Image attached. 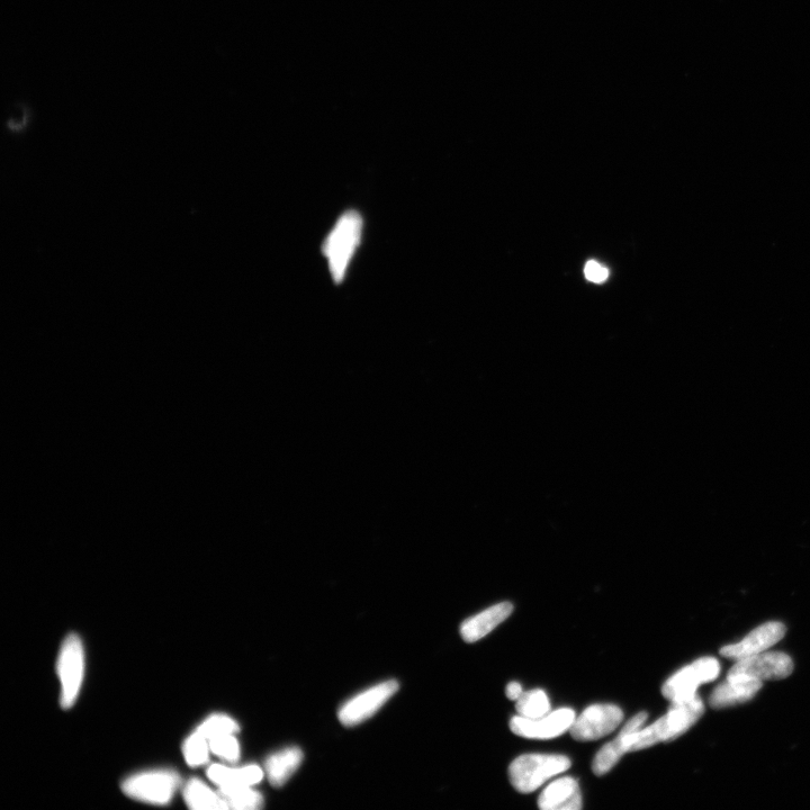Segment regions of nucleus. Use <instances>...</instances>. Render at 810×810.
I'll return each instance as SVG.
<instances>
[{
	"label": "nucleus",
	"mask_w": 810,
	"mask_h": 810,
	"mask_svg": "<svg viewBox=\"0 0 810 810\" xmlns=\"http://www.w3.org/2000/svg\"><path fill=\"white\" fill-rule=\"evenodd\" d=\"M513 611L510 602H501L492 606L472 618H468L461 626V635L465 642L474 643L490 634L492 630L503 623Z\"/></svg>",
	"instance_id": "2eb2a0df"
},
{
	"label": "nucleus",
	"mask_w": 810,
	"mask_h": 810,
	"mask_svg": "<svg viewBox=\"0 0 810 810\" xmlns=\"http://www.w3.org/2000/svg\"><path fill=\"white\" fill-rule=\"evenodd\" d=\"M179 785L177 772L160 769L133 774L122 783V789L126 796L141 803L165 806L173 800Z\"/></svg>",
	"instance_id": "39448f33"
},
{
	"label": "nucleus",
	"mask_w": 810,
	"mask_h": 810,
	"mask_svg": "<svg viewBox=\"0 0 810 810\" xmlns=\"http://www.w3.org/2000/svg\"><path fill=\"white\" fill-rule=\"evenodd\" d=\"M585 277L589 279L590 282L601 284L607 281L609 276L608 269L605 266L597 263V261H589L587 266L584 268Z\"/></svg>",
	"instance_id": "b1692460"
},
{
	"label": "nucleus",
	"mask_w": 810,
	"mask_h": 810,
	"mask_svg": "<svg viewBox=\"0 0 810 810\" xmlns=\"http://www.w3.org/2000/svg\"><path fill=\"white\" fill-rule=\"evenodd\" d=\"M211 751L220 759L234 763L240 759V744L236 734L222 735L210 740Z\"/></svg>",
	"instance_id": "5701e85b"
},
{
	"label": "nucleus",
	"mask_w": 810,
	"mask_h": 810,
	"mask_svg": "<svg viewBox=\"0 0 810 810\" xmlns=\"http://www.w3.org/2000/svg\"><path fill=\"white\" fill-rule=\"evenodd\" d=\"M720 673V663L714 657H704L688 666L664 683L663 696L674 702L688 701L696 698L701 684L714 681Z\"/></svg>",
	"instance_id": "423d86ee"
},
{
	"label": "nucleus",
	"mask_w": 810,
	"mask_h": 810,
	"mask_svg": "<svg viewBox=\"0 0 810 810\" xmlns=\"http://www.w3.org/2000/svg\"><path fill=\"white\" fill-rule=\"evenodd\" d=\"M239 729L238 723L233 718L228 715L214 714L207 717L204 722L196 728V731L210 741L214 737L237 734Z\"/></svg>",
	"instance_id": "4be33fe9"
},
{
	"label": "nucleus",
	"mask_w": 810,
	"mask_h": 810,
	"mask_svg": "<svg viewBox=\"0 0 810 810\" xmlns=\"http://www.w3.org/2000/svg\"><path fill=\"white\" fill-rule=\"evenodd\" d=\"M763 687V681L749 677H727L711 693L709 705L715 709L733 707L752 700Z\"/></svg>",
	"instance_id": "f8f14e48"
},
{
	"label": "nucleus",
	"mask_w": 810,
	"mask_h": 810,
	"mask_svg": "<svg viewBox=\"0 0 810 810\" xmlns=\"http://www.w3.org/2000/svg\"><path fill=\"white\" fill-rule=\"evenodd\" d=\"M229 809L255 810L263 807L264 797L251 786H230L219 788Z\"/></svg>",
	"instance_id": "6ab92c4d"
},
{
	"label": "nucleus",
	"mask_w": 810,
	"mask_h": 810,
	"mask_svg": "<svg viewBox=\"0 0 810 810\" xmlns=\"http://www.w3.org/2000/svg\"><path fill=\"white\" fill-rule=\"evenodd\" d=\"M303 761V752L299 747H290L270 755L266 761L267 777L275 787H282L300 768Z\"/></svg>",
	"instance_id": "f3484780"
},
{
	"label": "nucleus",
	"mask_w": 810,
	"mask_h": 810,
	"mask_svg": "<svg viewBox=\"0 0 810 810\" xmlns=\"http://www.w3.org/2000/svg\"><path fill=\"white\" fill-rule=\"evenodd\" d=\"M705 713L704 702L699 696L688 701L674 702L668 714L650 727L639 729L634 734L630 752L641 751L657 743L670 742L683 735Z\"/></svg>",
	"instance_id": "f257e3e1"
},
{
	"label": "nucleus",
	"mask_w": 810,
	"mask_h": 810,
	"mask_svg": "<svg viewBox=\"0 0 810 810\" xmlns=\"http://www.w3.org/2000/svg\"><path fill=\"white\" fill-rule=\"evenodd\" d=\"M646 719V713L637 714L621 729L616 740L602 747L592 765V770L597 776H603L609 772L623 758L624 754L629 752V736L639 731Z\"/></svg>",
	"instance_id": "ddd939ff"
},
{
	"label": "nucleus",
	"mask_w": 810,
	"mask_h": 810,
	"mask_svg": "<svg viewBox=\"0 0 810 810\" xmlns=\"http://www.w3.org/2000/svg\"><path fill=\"white\" fill-rule=\"evenodd\" d=\"M538 807L543 810H579L582 796L578 781L564 777L551 783L539 796Z\"/></svg>",
	"instance_id": "4468645a"
},
{
	"label": "nucleus",
	"mask_w": 810,
	"mask_h": 810,
	"mask_svg": "<svg viewBox=\"0 0 810 810\" xmlns=\"http://www.w3.org/2000/svg\"><path fill=\"white\" fill-rule=\"evenodd\" d=\"M516 708L521 717L536 719L549 713L551 702L545 691L535 689L522 693L517 700Z\"/></svg>",
	"instance_id": "aec40b11"
},
{
	"label": "nucleus",
	"mask_w": 810,
	"mask_h": 810,
	"mask_svg": "<svg viewBox=\"0 0 810 810\" xmlns=\"http://www.w3.org/2000/svg\"><path fill=\"white\" fill-rule=\"evenodd\" d=\"M794 671V662L785 653H761L736 661L727 677H749L764 680H781Z\"/></svg>",
	"instance_id": "1a4fd4ad"
},
{
	"label": "nucleus",
	"mask_w": 810,
	"mask_h": 810,
	"mask_svg": "<svg viewBox=\"0 0 810 810\" xmlns=\"http://www.w3.org/2000/svg\"><path fill=\"white\" fill-rule=\"evenodd\" d=\"M86 656L83 641L70 634L63 641L57 662L61 693L60 705L69 709L76 704L85 678Z\"/></svg>",
	"instance_id": "20e7f679"
},
{
	"label": "nucleus",
	"mask_w": 810,
	"mask_h": 810,
	"mask_svg": "<svg viewBox=\"0 0 810 810\" xmlns=\"http://www.w3.org/2000/svg\"><path fill=\"white\" fill-rule=\"evenodd\" d=\"M207 777L219 788L230 786H255L264 778V771L256 764L243 768H231L213 764L207 769Z\"/></svg>",
	"instance_id": "dca6fc26"
},
{
	"label": "nucleus",
	"mask_w": 810,
	"mask_h": 810,
	"mask_svg": "<svg viewBox=\"0 0 810 810\" xmlns=\"http://www.w3.org/2000/svg\"><path fill=\"white\" fill-rule=\"evenodd\" d=\"M524 693L522 690L521 684L518 682H510L506 689V695L510 700H518L520 696Z\"/></svg>",
	"instance_id": "393cba45"
},
{
	"label": "nucleus",
	"mask_w": 810,
	"mask_h": 810,
	"mask_svg": "<svg viewBox=\"0 0 810 810\" xmlns=\"http://www.w3.org/2000/svg\"><path fill=\"white\" fill-rule=\"evenodd\" d=\"M362 228V216L349 211L341 216L324 242L323 254L329 260L330 272L336 283H340L345 277L349 261L359 245Z\"/></svg>",
	"instance_id": "7ed1b4c3"
},
{
	"label": "nucleus",
	"mask_w": 810,
	"mask_h": 810,
	"mask_svg": "<svg viewBox=\"0 0 810 810\" xmlns=\"http://www.w3.org/2000/svg\"><path fill=\"white\" fill-rule=\"evenodd\" d=\"M399 687L398 681L389 680L359 693L356 697L348 700L339 710L340 723L351 727L365 722L398 692Z\"/></svg>",
	"instance_id": "0eeeda50"
},
{
	"label": "nucleus",
	"mask_w": 810,
	"mask_h": 810,
	"mask_svg": "<svg viewBox=\"0 0 810 810\" xmlns=\"http://www.w3.org/2000/svg\"><path fill=\"white\" fill-rule=\"evenodd\" d=\"M575 718L573 709L561 708L536 719L513 717L510 729L512 733L521 737L549 740V738H555L570 731Z\"/></svg>",
	"instance_id": "9d476101"
},
{
	"label": "nucleus",
	"mask_w": 810,
	"mask_h": 810,
	"mask_svg": "<svg viewBox=\"0 0 810 810\" xmlns=\"http://www.w3.org/2000/svg\"><path fill=\"white\" fill-rule=\"evenodd\" d=\"M571 761L564 755H521L510 764L511 785L522 794H529L542 787L546 781L569 770Z\"/></svg>",
	"instance_id": "f03ea898"
},
{
	"label": "nucleus",
	"mask_w": 810,
	"mask_h": 810,
	"mask_svg": "<svg viewBox=\"0 0 810 810\" xmlns=\"http://www.w3.org/2000/svg\"><path fill=\"white\" fill-rule=\"evenodd\" d=\"M623 719V710L615 705H592L574 719L570 733L576 741H596L614 732Z\"/></svg>",
	"instance_id": "6e6552de"
},
{
	"label": "nucleus",
	"mask_w": 810,
	"mask_h": 810,
	"mask_svg": "<svg viewBox=\"0 0 810 810\" xmlns=\"http://www.w3.org/2000/svg\"><path fill=\"white\" fill-rule=\"evenodd\" d=\"M185 803L195 810L229 809L227 801L200 779H191L184 788Z\"/></svg>",
	"instance_id": "a211bd4d"
},
{
	"label": "nucleus",
	"mask_w": 810,
	"mask_h": 810,
	"mask_svg": "<svg viewBox=\"0 0 810 810\" xmlns=\"http://www.w3.org/2000/svg\"><path fill=\"white\" fill-rule=\"evenodd\" d=\"M211 753L210 741L201 733L195 731L186 738L183 754L189 767H201L209 762Z\"/></svg>",
	"instance_id": "412c9836"
},
{
	"label": "nucleus",
	"mask_w": 810,
	"mask_h": 810,
	"mask_svg": "<svg viewBox=\"0 0 810 810\" xmlns=\"http://www.w3.org/2000/svg\"><path fill=\"white\" fill-rule=\"evenodd\" d=\"M786 635V626L779 621H770L753 630L743 641L727 645L720 650L726 659L740 661L768 651Z\"/></svg>",
	"instance_id": "9b49d317"
}]
</instances>
